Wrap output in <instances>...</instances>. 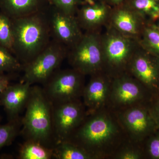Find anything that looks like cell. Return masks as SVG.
<instances>
[{
	"instance_id": "obj_4",
	"label": "cell",
	"mask_w": 159,
	"mask_h": 159,
	"mask_svg": "<svg viewBox=\"0 0 159 159\" xmlns=\"http://www.w3.org/2000/svg\"><path fill=\"white\" fill-rule=\"evenodd\" d=\"M103 72L113 78L127 73L129 64L138 47L139 40L125 36L111 28L101 34Z\"/></svg>"
},
{
	"instance_id": "obj_11",
	"label": "cell",
	"mask_w": 159,
	"mask_h": 159,
	"mask_svg": "<svg viewBox=\"0 0 159 159\" xmlns=\"http://www.w3.org/2000/svg\"><path fill=\"white\" fill-rule=\"evenodd\" d=\"M127 73L142 83L153 96L159 95V58L140 44L129 63Z\"/></svg>"
},
{
	"instance_id": "obj_15",
	"label": "cell",
	"mask_w": 159,
	"mask_h": 159,
	"mask_svg": "<svg viewBox=\"0 0 159 159\" xmlns=\"http://www.w3.org/2000/svg\"><path fill=\"white\" fill-rule=\"evenodd\" d=\"M146 25L142 17L125 5L112 8L106 27L120 34L138 40Z\"/></svg>"
},
{
	"instance_id": "obj_24",
	"label": "cell",
	"mask_w": 159,
	"mask_h": 159,
	"mask_svg": "<svg viewBox=\"0 0 159 159\" xmlns=\"http://www.w3.org/2000/svg\"><path fill=\"white\" fill-rule=\"evenodd\" d=\"M23 65L9 49L0 45V74H11L22 70Z\"/></svg>"
},
{
	"instance_id": "obj_31",
	"label": "cell",
	"mask_w": 159,
	"mask_h": 159,
	"mask_svg": "<svg viewBox=\"0 0 159 159\" xmlns=\"http://www.w3.org/2000/svg\"><path fill=\"white\" fill-rule=\"evenodd\" d=\"M156 26V27L159 30V22H158L156 23V24H154Z\"/></svg>"
},
{
	"instance_id": "obj_23",
	"label": "cell",
	"mask_w": 159,
	"mask_h": 159,
	"mask_svg": "<svg viewBox=\"0 0 159 159\" xmlns=\"http://www.w3.org/2000/svg\"><path fill=\"white\" fill-rule=\"evenodd\" d=\"M145 159L143 143L127 140L119 148L111 159Z\"/></svg>"
},
{
	"instance_id": "obj_14",
	"label": "cell",
	"mask_w": 159,
	"mask_h": 159,
	"mask_svg": "<svg viewBox=\"0 0 159 159\" xmlns=\"http://www.w3.org/2000/svg\"><path fill=\"white\" fill-rule=\"evenodd\" d=\"M111 9L104 1L82 0L75 16L82 30L98 31L107 25Z\"/></svg>"
},
{
	"instance_id": "obj_13",
	"label": "cell",
	"mask_w": 159,
	"mask_h": 159,
	"mask_svg": "<svg viewBox=\"0 0 159 159\" xmlns=\"http://www.w3.org/2000/svg\"><path fill=\"white\" fill-rule=\"evenodd\" d=\"M90 77L84 89L82 97L87 114L108 107L112 81V78L103 71Z\"/></svg>"
},
{
	"instance_id": "obj_33",
	"label": "cell",
	"mask_w": 159,
	"mask_h": 159,
	"mask_svg": "<svg viewBox=\"0 0 159 159\" xmlns=\"http://www.w3.org/2000/svg\"><path fill=\"white\" fill-rule=\"evenodd\" d=\"M93 1H104V0H93Z\"/></svg>"
},
{
	"instance_id": "obj_8",
	"label": "cell",
	"mask_w": 159,
	"mask_h": 159,
	"mask_svg": "<svg viewBox=\"0 0 159 159\" xmlns=\"http://www.w3.org/2000/svg\"><path fill=\"white\" fill-rule=\"evenodd\" d=\"M152 94L137 79L125 73L112 78L108 107L116 112L148 104Z\"/></svg>"
},
{
	"instance_id": "obj_16",
	"label": "cell",
	"mask_w": 159,
	"mask_h": 159,
	"mask_svg": "<svg viewBox=\"0 0 159 159\" xmlns=\"http://www.w3.org/2000/svg\"><path fill=\"white\" fill-rule=\"evenodd\" d=\"M32 85L27 82L9 85L0 92V104L4 107L8 120L20 118L19 115L25 108Z\"/></svg>"
},
{
	"instance_id": "obj_7",
	"label": "cell",
	"mask_w": 159,
	"mask_h": 159,
	"mask_svg": "<svg viewBox=\"0 0 159 159\" xmlns=\"http://www.w3.org/2000/svg\"><path fill=\"white\" fill-rule=\"evenodd\" d=\"M85 76L72 68L57 70L43 89L53 104L82 99Z\"/></svg>"
},
{
	"instance_id": "obj_12",
	"label": "cell",
	"mask_w": 159,
	"mask_h": 159,
	"mask_svg": "<svg viewBox=\"0 0 159 159\" xmlns=\"http://www.w3.org/2000/svg\"><path fill=\"white\" fill-rule=\"evenodd\" d=\"M47 15L51 36L54 40L70 48L82 37L84 33L75 15L65 13L51 6Z\"/></svg>"
},
{
	"instance_id": "obj_2",
	"label": "cell",
	"mask_w": 159,
	"mask_h": 159,
	"mask_svg": "<svg viewBox=\"0 0 159 159\" xmlns=\"http://www.w3.org/2000/svg\"><path fill=\"white\" fill-rule=\"evenodd\" d=\"M45 10L12 19V53L23 66L34 59L51 42V32Z\"/></svg>"
},
{
	"instance_id": "obj_28",
	"label": "cell",
	"mask_w": 159,
	"mask_h": 159,
	"mask_svg": "<svg viewBox=\"0 0 159 159\" xmlns=\"http://www.w3.org/2000/svg\"><path fill=\"white\" fill-rule=\"evenodd\" d=\"M148 107L159 129V95L153 96L148 103Z\"/></svg>"
},
{
	"instance_id": "obj_22",
	"label": "cell",
	"mask_w": 159,
	"mask_h": 159,
	"mask_svg": "<svg viewBox=\"0 0 159 159\" xmlns=\"http://www.w3.org/2000/svg\"><path fill=\"white\" fill-rule=\"evenodd\" d=\"M22 126L21 118L9 120L4 125L0 124V150L3 147L12 144L16 138L20 134Z\"/></svg>"
},
{
	"instance_id": "obj_17",
	"label": "cell",
	"mask_w": 159,
	"mask_h": 159,
	"mask_svg": "<svg viewBox=\"0 0 159 159\" xmlns=\"http://www.w3.org/2000/svg\"><path fill=\"white\" fill-rule=\"evenodd\" d=\"M49 4L48 0H0V11L18 18L43 11Z\"/></svg>"
},
{
	"instance_id": "obj_19",
	"label": "cell",
	"mask_w": 159,
	"mask_h": 159,
	"mask_svg": "<svg viewBox=\"0 0 159 159\" xmlns=\"http://www.w3.org/2000/svg\"><path fill=\"white\" fill-rule=\"evenodd\" d=\"M53 148V158L95 159L84 148L67 140L57 142Z\"/></svg>"
},
{
	"instance_id": "obj_5",
	"label": "cell",
	"mask_w": 159,
	"mask_h": 159,
	"mask_svg": "<svg viewBox=\"0 0 159 159\" xmlns=\"http://www.w3.org/2000/svg\"><path fill=\"white\" fill-rule=\"evenodd\" d=\"M66 57L72 68L84 76L102 72L103 57L101 34L98 31H85L79 41L70 48Z\"/></svg>"
},
{
	"instance_id": "obj_3",
	"label": "cell",
	"mask_w": 159,
	"mask_h": 159,
	"mask_svg": "<svg viewBox=\"0 0 159 159\" xmlns=\"http://www.w3.org/2000/svg\"><path fill=\"white\" fill-rule=\"evenodd\" d=\"M25 114L21 118L20 134L25 140H31L53 148L55 144L53 131V104L43 88L32 85L25 107Z\"/></svg>"
},
{
	"instance_id": "obj_21",
	"label": "cell",
	"mask_w": 159,
	"mask_h": 159,
	"mask_svg": "<svg viewBox=\"0 0 159 159\" xmlns=\"http://www.w3.org/2000/svg\"><path fill=\"white\" fill-rule=\"evenodd\" d=\"M146 51L159 58V30L154 24H146L139 39Z\"/></svg>"
},
{
	"instance_id": "obj_32",
	"label": "cell",
	"mask_w": 159,
	"mask_h": 159,
	"mask_svg": "<svg viewBox=\"0 0 159 159\" xmlns=\"http://www.w3.org/2000/svg\"><path fill=\"white\" fill-rule=\"evenodd\" d=\"M0 106H1V104H0ZM1 120H2V117H1V116H0V122H1Z\"/></svg>"
},
{
	"instance_id": "obj_27",
	"label": "cell",
	"mask_w": 159,
	"mask_h": 159,
	"mask_svg": "<svg viewBox=\"0 0 159 159\" xmlns=\"http://www.w3.org/2000/svg\"><path fill=\"white\" fill-rule=\"evenodd\" d=\"M50 5L69 14L75 15L82 0H48Z\"/></svg>"
},
{
	"instance_id": "obj_25",
	"label": "cell",
	"mask_w": 159,
	"mask_h": 159,
	"mask_svg": "<svg viewBox=\"0 0 159 159\" xmlns=\"http://www.w3.org/2000/svg\"><path fill=\"white\" fill-rule=\"evenodd\" d=\"M13 44L12 19L0 11V45L9 49L12 53Z\"/></svg>"
},
{
	"instance_id": "obj_6",
	"label": "cell",
	"mask_w": 159,
	"mask_h": 159,
	"mask_svg": "<svg viewBox=\"0 0 159 159\" xmlns=\"http://www.w3.org/2000/svg\"><path fill=\"white\" fill-rule=\"evenodd\" d=\"M67 48L53 39L31 61L23 66L21 82L43 84L57 70L67 57Z\"/></svg>"
},
{
	"instance_id": "obj_10",
	"label": "cell",
	"mask_w": 159,
	"mask_h": 159,
	"mask_svg": "<svg viewBox=\"0 0 159 159\" xmlns=\"http://www.w3.org/2000/svg\"><path fill=\"white\" fill-rule=\"evenodd\" d=\"M87 114L82 99L53 104L52 118L55 144L68 140L82 123Z\"/></svg>"
},
{
	"instance_id": "obj_1",
	"label": "cell",
	"mask_w": 159,
	"mask_h": 159,
	"mask_svg": "<svg viewBox=\"0 0 159 159\" xmlns=\"http://www.w3.org/2000/svg\"><path fill=\"white\" fill-rule=\"evenodd\" d=\"M128 140L116 112L107 107L87 114L67 141L84 148L95 159H111Z\"/></svg>"
},
{
	"instance_id": "obj_29",
	"label": "cell",
	"mask_w": 159,
	"mask_h": 159,
	"mask_svg": "<svg viewBox=\"0 0 159 159\" xmlns=\"http://www.w3.org/2000/svg\"><path fill=\"white\" fill-rule=\"evenodd\" d=\"M11 74H0V92L4 90L10 84L12 79Z\"/></svg>"
},
{
	"instance_id": "obj_9",
	"label": "cell",
	"mask_w": 159,
	"mask_h": 159,
	"mask_svg": "<svg viewBox=\"0 0 159 159\" xmlns=\"http://www.w3.org/2000/svg\"><path fill=\"white\" fill-rule=\"evenodd\" d=\"M148 103L133 106L116 112L119 121L131 141L143 144L158 129Z\"/></svg>"
},
{
	"instance_id": "obj_20",
	"label": "cell",
	"mask_w": 159,
	"mask_h": 159,
	"mask_svg": "<svg viewBox=\"0 0 159 159\" xmlns=\"http://www.w3.org/2000/svg\"><path fill=\"white\" fill-rule=\"evenodd\" d=\"M18 158L51 159L53 158V148L35 141L25 140L20 145Z\"/></svg>"
},
{
	"instance_id": "obj_18",
	"label": "cell",
	"mask_w": 159,
	"mask_h": 159,
	"mask_svg": "<svg viewBox=\"0 0 159 159\" xmlns=\"http://www.w3.org/2000/svg\"><path fill=\"white\" fill-rule=\"evenodd\" d=\"M124 5L138 13L146 24L159 22V0H126Z\"/></svg>"
},
{
	"instance_id": "obj_26",
	"label": "cell",
	"mask_w": 159,
	"mask_h": 159,
	"mask_svg": "<svg viewBox=\"0 0 159 159\" xmlns=\"http://www.w3.org/2000/svg\"><path fill=\"white\" fill-rule=\"evenodd\" d=\"M145 159H159V129L143 143Z\"/></svg>"
},
{
	"instance_id": "obj_30",
	"label": "cell",
	"mask_w": 159,
	"mask_h": 159,
	"mask_svg": "<svg viewBox=\"0 0 159 159\" xmlns=\"http://www.w3.org/2000/svg\"><path fill=\"white\" fill-rule=\"evenodd\" d=\"M104 1L112 8L123 5L126 0H104Z\"/></svg>"
}]
</instances>
